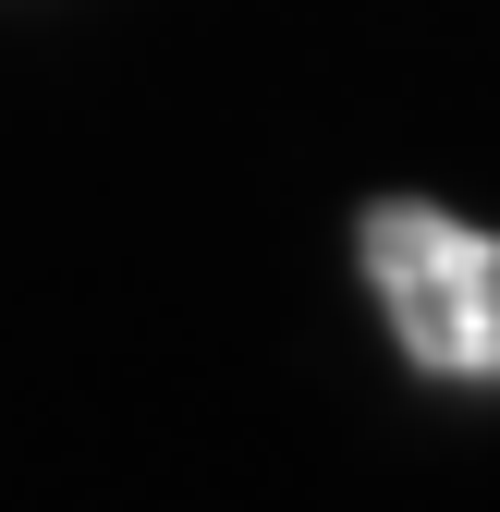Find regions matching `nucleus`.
I'll return each instance as SVG.
<instances>
[{
	"label": "nucleus",
	"instance_id": "1",
	"mask_svg": "<svg viewBox=\"0 0 500 512\" xmlns=\"http://www.w3.org/2000/svg\"><path fill=\"white\" fill-rule=\"evenodd\" d=\"M354 269H366L415 378L500 391V232L488 220H452L427 196H366L354 208Z\"/></svg>",
	"mask_w": 500,
	"mask_h": 512
}]
</instances>
